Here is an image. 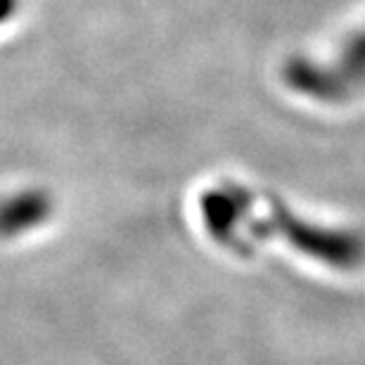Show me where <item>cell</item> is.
Here are the masks:
<instances>
[{
    "mask_svg": "<svg viewBox=\"0 0 365 365\" xmlns=\"http://www.w3.org/2000/svg\"><path fill=\"white\" fill-rule=\"evenodd\" d=\"M284 76L297 91L325 102H346L365 93V26L341 46L330 67L297 62Z\"/></svg>",
    "mask_w": 365,
    "mask_h": 365,
    "instance_id": "cell-1",
    "label": "cell"
},
{
    "mask_svg": "<svg viewBox=\"0 0 365 365\" xmlns=\"http://www.w3.org/2000/svg\"><path fill=\"white\" fill-rule=\"evenodd\" d=\"M48 204L41 195H19L0 204V235H14L43 221Z\"/></svg>",
    "mask_w": 365,
    "mask_h": 365,
    "instance_id": "cell-2",
    "label": "cell"
}]
</instances>
